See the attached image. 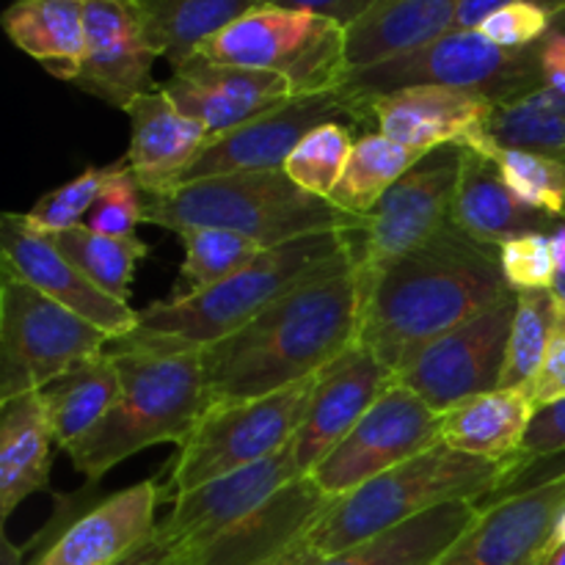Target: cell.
Instances as JSON below:
<instances>
[{
    "label": "cell",
    "mask_w": 565,
    "mask_h": 565,
    "mask_svg": "<svg viewBox=\"0 0 565 565\" xmlns=\"http://www.w3.org/2000/svg\"><path fill=\"white\" fill-rule=\"evenodd\" d=\"M6 36L61 81L75 83L86 53V20L77 0H17L3 11Z\"/></svg>",
    "instance_id": "cell-30"
},
{
    "label": "cell",
    "mask_w": 565,
    "mask_h": 565,
    "mask_svg": "<svg viewBox=\"0 0 565 565\" xmlns=\"http://www.w3.org/2000/svg\"><path fill=\"white\" fill-rule=\"evenodd\" d=\"M329 505L331 497L303 475L213 544L177 565H285Z\"/></svg>",
    "instance_id": "cell-23"
},
{
    "label": "cell",
    "mask_w": 565,
    "mask_h": 565,
    "mask_svg": "<svg viewBox=\"0 0 565 565\" xmlns=\"http://www.w3.org/2000/svg\"><path fill=\"white\" fill-rule=\"evenodd\" d=\"M160 88L182 114L199 121L210 138L235 130L298 97L285 77L215 64L202 55H193L191 61L171 70V77L160 83Z\"/></svg>",
    "instance_id": "cell-21"
},
{
    "label": "cell",
    "mask_w": 565,
    "mask_h": 565,
    "mask_svg": "<svg viewBox=\"0 0 565 565\" xmlns=\"http://www.w3.org/2000/svg\"><path fill=\"white\" fill-rule=\"evenodd\" d=\"M263 6H281V9H301L323 14L329 20L340 22V25L351 28L353 22L362 20L375 0H259Z\"/></svg>",
    "instance_id": "cell-46"
},
{
    "label": "cell",
    "mask_w": 565,
    "mask_h": 565,
    "mask_svg": "<svg viewBox=\"0 0 565 565\" xmlns=\"http://www.w3.org/2000/svg\"><path fill=\"white\" fill-rule=\"evenodd\" d=\"M423 158V152H414V149L392 141L384 132H364L353 143L345 174H342L340 185L334 188L329 202L342 213L364 218V215L373 213L375 204L386 196V191L395 182H401Z\"/></svg>",
    "instance_id": "cell-33"
},
{
    "label": "cell",
    "mask_w": 565,
    "mask_h": 565,
    "mask_svg": "<svg viewBox=\"0 0 565 565\" xmlns=\"http://www.w3.org/2000/svg\"><path fill=\"white\" fill-rule=\"evenodd\" d=\"M141 224H147V191H143L141 182L130 171V163H127L125 169L116 171L105 182L83 226L99 232V235L136 237V230Z\"/></svg>",
    "instance_id": "cell-41"
},
{
    "label": "cell",
    "mask_w": 565,
    "mask_h": 565,
    "mask_svg": "<svg viewBox=\"0 0 565 565\" xmlns=\"http://www.w3.org/2000/svg\"><path fill=\"white\" fill-rule=\"evenodd\" d=\"M524 392H527L535 408L565 397V307L561 312V320H557L555 337H552V345L546 351L544 364H541L539 375H535L533 384Z\"/></svg>",
    "instance_id": "cell-45"
},
{
    "label": "cell",
    "mask_w": 565,
    "mask_h": 565,
    "mask_svg": "<svg viewBox=\"0 0 565 565\" xmlns=\"http://www.w3.org/2000/svg\"><path fill=\"white\" fill-rule=\"evenodd\" d=\"M185 259H182L180 279L185 281V292L207 290L221 285L235 274L246 270L254 259L268 248L246 235L230 230H213V226H196V230L180 232Z\"/></svg>",
    "instance_id": "cell-36"
},
{
    "label": "cell",
    "mask_w": 565,
    "mask_h": 565,
    "mask_svg": "<svg viewBox=\"0 0 565 565\" xmlns=\"http://www.w3.org/2000/svg\"><path fill=\"white\" fill-rule=\"evenodd\" d=\"M127 116L130 147L125 158L147 196L180 185L182 174L207 143V130L182 114L160 86L132 99Z\"/></svg>",
    "instance_id": "cell-24"
},
{
    "label": "cell",
    "mask_w": 565,
    "mask_h": 565,
    "mask_svg": "<svg viewBox=\"0 0 565 565\" xmlns=\"http://www.w3.org/2000/svg\"><path fill=\"white\" fill-rule=\"evenodd\" d=\"M315 384L318 375L274 395L210 406L171 461L163 483L169 502L285 450L303 425Z\"/></svg>",
    "instance_id": "cell-9"
},
{
    "label": "cell",
    "mask_w": 565,
    "mask_h": 565,
    "mask_svg": "<svg viewBox=\"0 0 565 565\" xmlns=\"http://www.w3.org/2000/svg\"><path fill=\"white\" fill-rule=\"evenodd\" d=\"M141 11L160 58L171 70L199 55V50L224 28L241 20L259 0H132Z\"/></svg>",
    "instance_id": "cell-31"
},
{
    "label": "cell",
    "mask_w": 565,
    "mask_h": 565,
    "mask_svg": "<svg viewBox=\"0 0 565 565\" xmlns=\"http://www.w3.org/2000/svg\"><path fill=\"white\" fill-rule=\"evenodd\" d=\"M508 3H513V0H461L456 14V31H478L494 11H500Z\"/></svg>",
    "instance_id": "cell-47"
},
{
    "label": "cell",
    "mask_w": 565,
    "mask_h": 565,
    "mask_svg": "<svg viewBox=\"0 0 565 565\" xmlns=\"http://www.w3.org/2000/svg\"><path fill=\"white\" fill-rule=\"evenodd\" d=\"M494 108L491 99L461 88L412 86L373 99L370 121L392 141L428 154L447 143L483 147Z\"/></svg>",
    "instance_id": "cell-22"
},
{
    "label": "cell",
    "mask_w": 565,
    "mask_h": 565,
    "mask_svg": "<svg viewBox=\"0 0 565 565\" xmlns=\"http://www.w3.org/2000/svg\"><path fill=\"white\" fill-rule=\"evenodd\" d=\"M480 154H489L494 160L497 171L505 180V185L530 204L539 213L552 218H565V163L563 160L546 158V154L524 152V149L489 147Z\"/></svg>",
    "instance_id": "cell-39"
},
{
    "label": "cell",
    "mask_w": 565,
    "mask_h": 565,
    "mask_svg": "<svg viewBox=\"0 0 565 565\" xmlns=\"http://www.w3.org/2000/svg\"><path fill=\"white\" fill-rule=\"evenodd\" d=\"M50 237L99 290L116 301L130 303L136 270L149 254L147 243L138 237L99 235L88 226H75Z\"/></svg>",
    "instance_id": "cell-34"
},
{
    "label": "cell",
    "mask_w": 565,
    "mask_h": 565,
    "mask_svg": "<svg viewBox=\"0 0 565 565\" xmlns=\"http://www.w3.org/2000/svg\"><path fill=\"white\" fill-rule=\"evenodd\" d=\"M561 312L563 307L552 287L516 292V318H513V331L508 340L500 390H527L533 384L552 345Z\"/></svg>",
    "instance_id": "cell-35"
},
{
    "label": "cell",
    "mask_w": 565,
    "mask_h": 565,
    "mask_svg": "<svg viewBox=\"0 0 565 565\" xmlns=\"http://www.w3.org/2000/svg\"><path fill=\"white\" fill-rule=\"evenodd\" d=\"M351 127L345 121H326L301 138L285 163V174L320 199H331L334 188L345 174L348 158L353 152Z\"/></svg>",
    "instance_id": "cell-38"
},
{
    "label": "cell",
    "mask_w": 565,
    "mask_h": 565,
    "mask_svg": "<svg viewBox=\"0 0 565 565\" xmlns=\"http://www.w3.org/2000/svg\"><path fill=\"white\" fill-rule=\"evenodd\" d=\"M0 270L28 281L33 290L103 329L110 342L138 326V312L99 290L50 235L28 224L25 215L6 213L0 221Z\"/></svg>",
    "instance_id": "cell-18"
},
{
    "label": "cell",
    "mask_w": 565,
    "mask_h": 565,
    "mask_svg": "<svg viewBox=\"0 0 565 565\" xmlns=\"http://www.w3.org/2000/svg\"><path fill=\"white\" fill-rule=\"evenodd\" d=\"M552 290H555L557 301H561L563 307H565V274H557V279H555V285H552Z\"/></svg>",
    "instance_id": "cell-54"
},
{
    "label": "cell",
    "mask_w": 565,
    "mask_h": 565,
    "mask_svg": "<svg viewBox=\"0 0 565 565\" xmlns=\"http://www.w3.org/2000/svg\"><path fill=\"white\" fill-rule=\"evenodd\" d=\"M362 121L356 105L334 88V92L301 94L246 125L230 132L207 138L202 152L182 174V182L210 180L226 174H254V171H281L292 149L307 132L326 121ZM177 188V185H174Z\"/></svg>",
    "instance_id": "cell-14"
},
{
    "label": "cell",
    "mask_w": 565,
    "mask_h": 565,
    "mask_svg": "<svg viewBox=\"0 0 565 565\" xmlns=\"http://www.w3.org/2000/svg\"><path fill=\"white\" fill-rule=\"evenodd\" d=\"M555 541H561V544H565V513H563V516H561V524H557Z\"/></svg>",
    "instance_id": "cell-55"
},
{
    "label": "cell",
    "mask_w": 565,
    "mask_h": 565,
    "mask_svg": "<svg viewBox=\"0 0 565 565\" xmlns=\"http://www.w3.org/2000/svg\"><path fill=\"white\" fill-rule=\"evenodd\" d=\"M463 152L458 143L428 152L364 215V226L353 235V274L362 303L397 259L428 243L450 221Z\"/></svg>",
    "instance_id": "cell-11"
},
{
    "label": "cell",
    "mask_w": 565,
    "mask_h": 565,
    "mask_svg": "<svg viewBox=\"0 0 565 565\" xmlns=\"http://www.w3.org/2000/svg\"><path fill=\"white\" fill-rule=\"evenodd\" d=\"M552 14L530 0H513L478 28L489 42L505 50H527L550 33Z\"/></svg>",
    "instance_id": "cell-43"
},
{
    "label": "cell",
    "mask_w": 565,
    "mask_h": 565,
    "mask_svg": "<svg viewBox=\"0 0 565 565\" xmlns=\"http://www.w3.org/2000/svg\"><path fill=\"white\" fill-rule=\"evenodd\" d=\"M565 456V397L535 408V417L519 450V467Z\"/></svg>",
    "instance_id": "cell-44"
},
{
    "label": "cell",
    "mask_w": 565,
    "mask_h": 565,
    "mask_svg": "<svg viewBox=\"0 0 565 565\" xmlns=\"http://www.w3.org/2000/svg\"><path fill=\"white\" fill-rule=\"evenodd\" d=\"M436 445H441V414L406 386L392 384L309 478L337 500Z\"/></svg>",
    "instance_id": "cell-13"
},
{
    "label": "cell",
    "mask_w": 565,
    "mask_h": 565,
    "mask_svg": "<svg viewBox=\"0 0 565 565\" xmlns=\"http://www.w3.org/2000/svg\"><path fill=\"white\" fill-rule=\"evenodd\" d=\"M119 565H177V555L171 552V546L166 544L163 539H158V533H154L152 541H147L141 550L132 552V555L127 557V561H121Z\"/></svg>",
    "instance_id": "cell-48"
},
{
    "label": "cell",
    "mask_w": 565,
    "mask_h": 565,
    "mask_svg": "<svg viewBox=\"0 0 565 565\" xmlns=\"http://www.w3.org/2000/svg\"><path fill=\"white\" fill-rule=\"evenodd\" d=\"M412 86H445L480 94L494 105L519 103L544 88L539 44L505 50L480 31H450L447 36L381 64L351 70L340 92L370 121V103Z\"/></svg>",
    "instance_id": "cell-7"
},
{
    "label": "cell",
    "mask_w": 565,
    "mask_h": 565,
    "mask_svg": "<svg viewBox=\"0 0 565 565\" xmlns=\"http://www.w3.org/2000/svg\"><path fill=\"white\" fill-rule=\"evenodd\" d=\"M359 320L362 290L353 268L290 292L199 351L210 406L254 401L315 379L356 345Z\"/></svg>",
    "instance_id": "cell-2"
},
{
    "label": "cell",
    "mask_w": 565,
    "mask_h": 565,
    "mask_svg": "<svg viewBox=\"0 0 565 565\" xmlns=\"http://www.w3.org/2000/svg\"><path fill=\"white\" fill-rule=\"evenodd\" d=\"M539 565H565V544H561V541H552V546L546 550L544 561H541Z\"/></svg>",
    "instance_id": "cell-52"
},
{
    "label": "cell",
    "mask_w": 565,
    "mask_h": 565,
    "mask_svg": "<svg viewBox=\"0 0 565 565\" xmlns=\"http://www.w3.org/2000/svg\"><path fill=\"white\" fill-rule=\"evenodd\" d=\"M552 237V252H555L557 274H565V224H557L555 230L550 232Z\"/></svg>",
    "instance_id": "cell-49"
},
{
    "label": "cell",
    "mask_w": 565,
    "mask_h": 565,
    "mask_svg": "<svg viewBox=\"0 0 565 565\" xmlns=\"http://www.w3.org/2000/svg\"><path fill=\"white\" fill-rule=\"evenodd\" d=\"M392 384L395 375L359 342L320 370L307 417L292 439L298 472H312Z\"/></svg>",
    "instance_id": "cell-20"
},
{
    "label": "cell",
    "mask_w": 565,
    "mask_h": 565,
    "mask_svg": "<svg viewBox=\"0 0 565 565\" xmlns=\"http://www.w3.org/2000/svg\"><path fill=\"white\" fill-rule=\"evenodd\" d=\"M478 508L472 527L436 565H539L565 513V469Z\"/></svg>",
    "instance_id": "cell-17"
},
{
    "label": "cell",
    "mask_w": 565,
    "mask_h": 565,
    "mask_svg": "<svg viewBox=\"0 0 565 565\" xmlns=\"http://www.w3.org/2000/svg\"><path fill=\"white\" fill-rule=\"evenodd\" d=\"M199 55L215 64L270 72L292 92H334L351 72L348 28L323 14L281 6H257L210 39Z\"/></svg>",
    "instance_id": "cell-8"
},
{
    "label": "cell",
    "mask_w": 565,
    "mask_h": 565,
    "mask_svg": "<svg viewBox=\"0 0 565 565\" xmlns=\"http://www.w3.org/2000/svg\"><path fill=\"white\" fill-rule=\"evenodd\" d=\"M121 390L119 370L110 353L81 364L72 373L47 384L42 401L53 423L58 450H72L105 419Z\"/></svg>",
    "instance_id": "cell-32"
},
{
    "label": "cell",
    "mask_w": 565,
    "mask_h": 565,
    "mask_svg": "<svg viewBox=\"0 0 565 565\" xmlns=\"http://www.w3.org/2000/svg\"><path fill=\"white\" fill-rule=\"evenodd\" d=\"M83 20L86 53L75 81L77 88L119 110L158 88L152 83V66L160 53L132 0H88L83 3Z\"/></svg>",
    "instance_id": "cell-19"
},
{
    "label": "cell",
    "mask_w": 565,
    "mask_h": 565,
    "mask_svg": "<svg viewBox=\"0 0 565 565\" xmlns=\"http://www.w3.org/2000/svg\"><path fill=\"white\" fill-rule=\"evenodd\" d=\"M535 406L524 390H494L441 414V445L508 463L519 458Z\"/></svg>",
    "instance_id": "cell-28"
},
{
    "label": "cell",
    "mask_w": 565,
    "mask_h": 565,
    "mask_svg": "<svg viewBox=\"0 0 565 565\" xmlns=\"http://www.w3.org/2000/svg\"><path fill=\"white\" fill-rule=\"evenodd\" d=\"M77 3H88V0H77Z\"/></svg>",
    "instance_id": "cell-56"
},
{
    "label": "cell",
    "mask_w": 565,
    "mask_h": 565,
    "mask_svg": "<svg viewBox=\"0 0 565 565\" xmlns=\"http://www.w3.org/2000/svg\"><path fill=\"white\" fill-rule=\"evenodd\" d=\"M533 99L539 105H544V108L557 110V114L565 116V97H561V94H552V92H546V88H541V92L533 94Z\"/></svg>",
    "instance_id": "cell-50"
},
{
    "label": "cell",
    "mask_w": 565,
    "mask_h": 565,
    "mask_svg": "<svg viewBox=\"0 0 565 565\" xmlns=\"http://www.w3.org/2000/svg\"><path fill=\"white\" fill-rule=\"evenodd\" d=\"M467 149V147H463ZM452 224L475 241L500 248L511 237L527 232H552L561 221L524 204L497 171L489 154L475 149L463 152L461 177L452 199Z\"/></svg>",
    "instance_id": "cell-25"
},
{
    "label": "cell",
    "mask_w": 565,
    "mask_h": 565,
    "mask_svg": "<svg viewBox=\"0 0 565 565\" xmlns=\"http://www.w3.org/2000/svg\"><path fill=\"white\" fill-rule=\"evenodd\" d=\"M303 478L298 472L292 441L265 461L252 463L246 469L224 475L218 480L199 486V489L180 494L171 502V511L158 522V539H163L177 555V563L196 555L218 535L252 516L257 508L274 494H279L292 480Z\"/></svg>",
    "instance_id": "cell-16"
},
{
    "label": "cell",
    "mask_w": 565,
    "mask_h": 565,
    "mask_svg": "<svg viewBox=\"0 0 565 565\" xmlns=\"http://www.w3.org/2000/svg\"><path fill=\"white\" fill-rule=\"evenodd\" d=\"M513 318L516 292H508L467 323L425 345L395 375V384L414 392L436 414H447L469 397L500 390Z\"/></svg>",
    "instance_id": "cell-12"
},
{
    "label": "cell",
    "mask_w": 565,
    "mask_h": 565,
    "mask_svg": "<svg viewBox=\"0 0 565 565\" xmlns=\"http://www.w3.org/2000/svg\"><path fill=\"white\" fill-rule=\"evenodd\" d=\"M513 467L516 458L500 463L467 456L447 445L430 447L412 461L331 500L329 511L309 527L285 565H307L340 555L447 502L480 505L502 489Z\"/></svg>",
    "instance_id": "cell-4"
},
{
    "label": "cell",
    "mask_w": 565,
    "mask_h": 565,
    "mask_svg": "<svg viewBox=\"0 0 565 565\" xmlns=\"http://www.w3.org/2000/svg\"><path fill=\"white\" fill-rule=\"evenodd\" d=\"M500 268L513 292L550 290L557 279L550 232H527L500 246Z\"/></svg>",
    "instance_id": "cell-42"
},
{
    "label": "cell",
    "mask_w": 565,
    "mask_h": 565,
    "mask_svg": "<svg viewBox=\"0 0 565 565\" xmlns=\"http://www.w3.org/2000/svg\"><path fill=\"white\" fill-rule=\"evenodd\" d=\"M147 224L177 235L213 226L274 248L320 232H356L364 218L342 213L329 199L312 196L281 169L210 177L154 193L147 196Z\"/></svg>",
    "instance_id": "cell-6"
},
{
    "label": "cell",
    "mask_w": 565,
    "mask_h": 565,
    "mask_svg": "<svg viewBox=\"0 0 565 565\" xmlns=\"http://www.w3.org/2000/svg\"><path fill=\"white\" fill-rule=\"evenodd\" d=\"M77 500L81 497L61 502V530L53 533V524H47L53 539L31 565H119L154 539V513L169 497L163 483L143 480L105 497L97 505L81 508Z\"/></svg>",
    "instance_id": "cell-15"
},
{
    "label": "cell",
    "mask_w": 565,
    "mask_h": 565,
    "mask_svg": "<svg viewBox=\"0 0 565 565\" xmlns=\"http://www.w3.org/2000/svg\"><path fill=\"white\" fill-rule=\"evenodd\" d=\"M478 516L475 502H447L340 555L307 565H436Z\"/></svg>",
    "instance_id": "cell-29"
},
{
    "label": "cell",
    "mask_w": 565,
    "mask_h": 565,
    "mask_svg": "<svg viewBox=\"0 0 565 565\" xmlns=\"http://www.w3.org/2000/svg\"><path fill=\"white\" fill-rule=\"evenodd\" d=\"M359 232V230H356ZM356 232H320L259 254L246 270L221 285L152 301L138 312V326L110 348L136 351H204L263 315L290 292L348 274Z\"/></svg>",
    "instance_id": "cell-3"
},
{
    "label": "cell",
    "mask_w": 565,
    "mask_h": 565,
    "mask_svg": "<svg viewBox=\"0 0 565 565\" xmlns=\"http://www.w3.org/2000/svg\"><path fill=\"white\" fill-rule=\"evenodd\" d=\"M508 292L513 290L502 276L500 248L447 221L375 281L362 303L359 345L397 375L425 345Z\"/></svg>",
    "instance_id": "cell-1"
},
{
    "label": "cell",
    "mask_w": 565,
    "mask_h": 565,
    "mask_svg": "<svg viewBox=\"0 0 565 565\" xmlns=\"http://www.w3.org/2000/svg\"><path fill=\"white\" fill-rule=\"evenodd\" d=\"M0 565H22V550L3 539V550H0Z\"/></svg>",
    "instance_id": "cell-51"
},
{
    "label": "cell",
    "mask_w": 565,
    "mask_h": 565,
    "mask_svg": "<svg viewBox=\"0 0 565 565\" xmlns=\"http://www.w3.org/2000/svg\"><path fill=\"white\" fill-rule=\"evenodd\" d=\"M489 143L546 154L565 163V116L544 108L533 97L497 105L486 125V143L478 152H483Z\"/></svg>",
    "instance_id": "cell-37"
},
{
    "label": "cell",
    "mask_w": 565,
    "mask_h": 565,
    "mask_svg": "<svg viewBox=\"0 0 565 565\" xmlns=\"http://www.w3.org/2000/svg\"><path fill=\"white\" fill-rule=\"evenodd\" d=\"M127 166V158L114 160L108 166H86L75 180L64 182V185L53 188V191L42 193L28 210V224L36 226L44 235H58V232L75 230V226L86 224V215L92 213L94 202L99 199V191L105 182Z\"/></svg>",
    "instance_id": "cell-40"
},
{
    "label": "cell",
    "mask_w": 565,
    "mask_h": 565,
    "mask_svg": "<svg viewBox=\"0 0 565 565\" xmlns=\"http://www.w3.org/2000/svg\"><path fill=\"white\" fill-rule=\"evenodd\" d=\"M108 345L103 329L0 270V401L44 390Z\"/></svg>",
    "instance_id": "cell-10"
},
{
    "label": "cell",
    "mask_w": 565,
    "mask_h": 565,
    "mask_svg": "<svg viewBox=\"0 0 565 565\" xmlns=\"http://www.w3.org/2000/svg\"><path fill=\"white\" fill-rule=\"evenodd\" d=\"M55 430L42 392L0 401V513L9 519L50 486Z\"/></svg>",
    "instance_id": "cell-26"
},
{
    "label": "cell",
    "mask_w": 565,
    "mask_h": 565,
    "mask_svg": "<svg viewBox=\"0 0 565 565\" xmlns=\"http://www.w3.org/2000/svg\"><path fill=\"white\" fill-rule=\"evenodd\" d=\"M530 3L541 6V9H546L550 14H561V11H565V0H530Z\"/></svg>",
    "instance_id": "cell-53"
},
{
    "label": "cell",
    "mask_w": 565,
    "mask_h": 565,
    "mask_svg": "<svg viewBox=\"0 0 565 565\" xmlns=\"http://www.w3.org/2000/svg\"><path fill=\"white\" fill-rule=\"evenodd\" d=\"M461 0H375L373 9L348 28L351 70L381 64L425 47L456 31Z\"/></svg>",
    "instance_id": "cell-27"
},
{
    "label": "cell",
    "mask_w": 565,
    "mask_h": 565,
    "mask_svg": "<svg viewBox=\"0 0 565 565\" xmlns=\"http://www.w3.org/2000/svg\"><path fill=\"white\" fill-rule=\"evenodd\" d=\"M121 390L103 423L66 456L72 467L99 483L103 475L154 445H182L207 414L202 353L110 348Z\"/></svg>",
    "instance_id": "cell-5"
}]
</instances>
